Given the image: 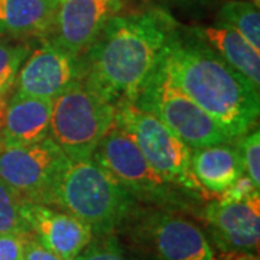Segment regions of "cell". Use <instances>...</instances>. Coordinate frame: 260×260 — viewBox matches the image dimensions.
Returning a JSON list of instances; mask_svg holds the SVG:
<instances>
[{"label":"cell","mask_w":260,"mask_h":260,"mask_svg":"<svg viewBox=\"0 0 260 260\" xmlns=\"http://www.w3.org/2000/svg\"><path fill=\"white\" fill-rule=\"evenodd\" d=\"M158 68L234 139L257 126L260 88L201 39H185L178 30L160 56Z\"/></svg>","instance_id":"7a4b0ae2"},{"label":"cell","mask_w":260,"mask_h":260,"mask_svg":"<svg viewBox=\"0 0 260 260\" xmlns=\"http://www.w3.org/2000/svg\"><path fill=\"white\" fill-rule=\"evenodd\" d=\"M237 148L240 150L244 174L251 182L260 188V132L259 127H253L240 136Z\"/></svg>","instance_id":"7402d4cb"},{"label":"cell","mask_w":260,"mask_h":260,"mask_svg":"<svg viewBox=\"0 0 260 260\" xmlns=\"http://www.w3.org/2000/svg\"><path fill=\"white\" fill-rule=\"evenodd\" d=\"M47 205L77 217L94 236H104L124 227L136 211L138 201L95 160L68 159Z\"/></svg>","instance_id":"3957f363"},{"label":"cell","mask_w":260,"mask_h":260,"mask_svg":"<svg viewBox=\"0 0 260 260\" xmlns=\"http://www.w3.org/2000/svg\"><path fill=\"white\" fill-rule=\"evenodd\" d=\"M58 2H61V0H58Z\"/></svg>","instance_id":"f546056e"},{"label":"cell","mask_w":260,"mask_h":260,"mask_svg":"<svg viewBox=\"0 0 260 260\" xmlns=\"http://www.w3.org/2000/svg\"><path fill=\"white\" fill-rule=\"evenodd\" d=\"M58 0H0V37L49 38Z\"/></svg>","instance_id":"2e32d148"},{"label":"cell","mask_w":260,"mask_h":260,"mask_svg":"<svg viewBox=\"0 0 260 260\" xmlns=\"http://www.w3.org/2000/svg\"><path fill=\"white\" fill-rule=\"evenodd\" d=\"M54 100L13 94L8 102L0 140L10 145H32L49 138Z\"/></svg>","instance_id":"5bb4252c"},{"label":"cell","mask_w":260,"mask_h":260,"mask_svg":"<svg viewBox=\"0 0 260 260\" xmlns=\"http://www.w3.org/2000/svg\"><path fill=\"white\" fill-rule=\"evenodd\" d=\"M6 106H8V99H6V97H0V130H2V126H3V119H5Z\"/></svg>","instance_id":"4316f807"},{"label":"cell","mask_w":260,"mask_h":260,"mask_svg":"<svg viewBox=\"0 0 260 260\" xmlns=\"http://www.w3.org/2000/svg\"><path fill=\"white\" fill-rule=\"evenodd\" d=\"M217 23L239 32L251 47L260 52L259 6L249 0H229L218 10Z\"/></svg>","instance_id":"ac0fdd59"},{"label":"cell","mask_w":260,"mask_h":260,"mask_svg":"<svg viewBox=\"0 0 260 260\" xmlns=\"http://www.w3.org/2000/svg\"><path fill=\"white\" fill-rule=\"evenodd\" d=\"M23 260H64L55 253L48 250L32 236H28L23 243Z\"/></svg>","instance_id":"d4e9b609"},{"label":"cell","mask_w":260,"mask_h":260,"mask_svg":"<svg viewBox=\"0 0 260 260\" xmlns=\"http://www.w3.org/2000/svg\"><path fill=\"white\" fill-rule=\"evenodd\" d=\"M257 186L251 182V179L246 174H243L234 184H233L224 194L220 195V200L223 201H230V203H240L246 201L254 195H259Z\"/></svg>","instance_id":"603a6c76"},{"label":"cell","mask_w":260,"mask_h":260,"mask_svg":"<svg viewBox=\"0 0 260 260\" xmlns=\"http://www.w3.org/2000/svg\"><path fill=\"white\" fill-rule=\"evenodd\" d=\"M135 104L153 114L188 148H204L234 140L218 121L181 91L158 67L142 87Z\"/></svg>","instance_id":"5b68a950"},{"label":"cell","mask_w":260,"mask_h":260,"mask_svg":"<svg viewBox=\"0 0 260 260\" xmlns=\"http://www.w3.org/2000/svg\"><path fill=\"white\" fill-rule=\"evenodd\" d=\"M126 224L132 239L155 260H217L204 232L181 214L136 208Z\"/></svg>","instance_id":"52a82bcc"},{"label":"cell","mask_w":260,"mask_h":260,"mask_svg":"<svg viewBox=\"0 0 260 260\" xmlns=\"http://www.w3.org/2000/svg\"><path fill=\"white\" fill-rule=\"evenodd\" d=\"M177 34L175 19L160 8L116 15L83 55L84 81L114 106L135 103Z\"/></svg>","instance_id":"6da1fadb"},{"label":"cell","mask_w":260,"mask_h":260,"mask_svg":"<svg viewBox=\"0 0 260 260\" xmlns=\"http://www.w3.org/2000/svg\"><path fill=\"white\" fill-rule=\"evenodd\" d=\"M85 77L83 55H74L56 45L49 38H42L37 48L30 49L20 67L15 93L37 99L54 100Z\"/></svg>","instance_id":"30bf717a"},{"label":"cell","mask_w":260,"mask_h":260,"mask_svg":"<svg viewBox=\"0 0 260 260\" xmlns=\"http://www.w3.org/2000/svg\"><path fill=\"white\" fill-rule=\"evenodd\" d=\"M191 172L203 192L220 197L244 174L240 150L232 142L191 149Z\"/></svg>","instance_id":"9a60e30c"},{"label":"cell","mask_w":260,"mask_h":260,"mask_svg":"<svg viewBox=\"0 0 260 260\" xmlns=\"http://www.w3.org/2000/svg\"><path fill=\"white\" fill-rule=\"evenodd\" d=\"M124 0H61L49 39L74 55H84Z\"/></svg>","instance_id":"8fae6325"},{"label":"cell","mask_w":260,"mask_h":260,"mask_svg":"<svg viewBox=\"0 0 260 260\" xmlns=\"http://www.w3.org/2000/svg\"><path fill=\"white\" fill-rule=\"evenodd\" d=\"M114 114L116 106L83 80L54 99L49 138L70 160L91 159Z\"/></svg>","instance_id":"277c9868"},{"label":"cell","mask_w":260,"mask_h":260,"mask_svg":"<svg viewBox=\"0 0 260 260\" xmlns=\"http://www.w3.org/2000/svg\"><path fill=\"white\" fill-rule=\"evenodd\" d=\"M192 2H210V0H192Z\"/></svg>","instance_id":"f1b7e54d"},{"label":"cell","mask_w":260,"mask_h":260,"mask_svg":"<svg viewBox=\"0 0 260 260\" xmlns=\"http://www.w3.org/2000/svg\"><path fill=\"white\" fill-rule=\"evenodd\" d=\"M28 203L16 191L0 181V234L30 236V227L26 220Z\"/></svg>","instance_id":"d6986e66"},{"label":"cell","mask_w":260,"mask_h":260,"mask_svg":"<svg viewBox=\"0 0 260 260\" xmlns=\"http://www.w3.org/2000/svg\"><path fill=\"white\" fill-rule=\"evenodd\" d=\"M214 242L223 251L257 253L260 240V198L230 203L217 200L203 211Z\"/></svg>","instance_id":"7c38bea8"},{"label":"cell","mask_w":260,"mask_h":260,"mask_svg":"<svg viewBox=\"0 0 260 260\" xmlns=\"http://www.w3.org/2000/svg\"><path fill=\"white\" fill-rule=\"evenodd\" d=\"M23 236L0 234V260H23Z\"/></svg>","instance_id":"cb8c5ba5"},{"label":"cell","mask_w":260,"mask_h":260,"mask_svg":"<svg viewBox=\"0 0 260 260\" xmlns=\"http://www.w3.org/2000/svg\"><path fill=\"white\" fill-rule=\"evenodd\" d=\"M68 158L51 138L32 145L0 140V181L29 203L47 205Z\"/></svg>","instance_id":"9c48e42d"},{"label":"cell","mask_w":260,"mask_h":260,"mask_svg":"<svg viewBox=\"0 0 260 260\" xmlns=\"http://www.w3.org/2000/svg\"><path fill=\"white\" fill-rule=\"evenodd\" d=\"M91 159L104 168L136 201L178 204L177 186L171 185L150 167L138 145L116 124L100 140Z\"/></svg>","instance_id":"ba28073f"},{"label":"cell","mask_w":260,"mask_h":260,"mask_svg":"<svg viewBox=\"0 0 260 260\" xmlns=\"http://www.w3.org/2000/svg\"><path fill=\"white\" fill-rule=\"evenodd\" d=\"M194 34L223 61L260 88V52L239 32L225 25L215 23L195 28Z\"/></svg>","instance_id":"e0dca14e"},{"label":"cell","mask_w":260,"mask_h":260,"mask_svg":"<svg viewBox=\"0 0 260 260\" xmlns=\"http://www.w3.org/2000/svg\"><path fill=\"white\" fill-rule=\"evenodd\" d=\"M249 2H251V3H254L256 6H259V5H260V0H249Z\"/></svg>","instance_id":"83f0119b"},{"label":"cell","mask_w":260,"mask_h":260,"mask_svg":"<svg viewBox=\"0 0 260 260\" xmlns=\"http://www.w3.org/2000/svg\"><path fill=\"white\" fill-rule=\"evenodd\" d=\"M30 236L64 260H73L91 242V229L71 214L45 204L28 203Z\"/></svg>","instance_id":"4fadbf2b"},{"label":"cell","mask_w":260,"mask_h":260,"mask_svg":"<svg viewBox=\"0 0 260 260\" xmlns=\"http://www.w3.org/2000/svg\"><path fill=\"white\" fill-rule=\"evenodd\" d=\"M73 260H142L136 253L127 250L116 234L94 236Z\"/></svg>","instance_id":"44dd1931"},{"label":"cell","mask_w":260,"mask_h":260,"mask_svg":"<svg viewBox=\"0 0 260 260\" xmlns=\"http://www.w3.org/2000/svg\"><path fill=\"white\" fill-rule=\"evenodd\" d=\"M30 45L26 42L0 41V97L15 87L20 67L30 52Z\"/></svg>","instance_id":"ffe728a7"},{"label":"cell","mask_w":260,"mask_h":260,"mask_svg":"<svg viewBox=\"0 0 260 260\" xmlns=\"http://www.w3.org/2000/svg\"><path fill=\"white\" fill-rule=\"evenodd\" d=\"M223 260H259V257L247 251H223Z\"/></svg>","instance_id":"484cf974"},{"label":"cell","mask_w":260,"mask_h":260,"mask_svg":"<svg viewBox=\"0 0 260 260\" xmlns=\"http://www.w3.org/2000/svg\"><path fill=\"white\" fill-rule=\"evenodd\" d=\"M114 124L133 140L150 167L171 185L189 192H203L191 172V148L135 103L116 106Z\"/></svg>","instance_id":"8992f818"}]
</instances>
